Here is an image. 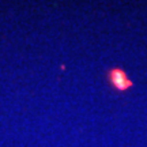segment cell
<instances>
[{
	"mask_svg": "<svg viewBox=\"0 0 147 147\" xmlns=\"http://www.w3.org/2000/svg\"><path fill=\"white\" fill-rule=\"evenodd\" d=\"M106 79L110 87L119 93H125L127 90H129L134 86V82L128 78V74L125 69L120 67H115L106 71Z\"/></svg>",
	"mask_w": 147,
	"mask_h": 147,
	"instance_id": "obj_1",
	"label": "cell"
}]
</instances>
